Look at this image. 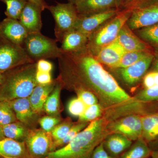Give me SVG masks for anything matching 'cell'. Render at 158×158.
<instances>
[{
    "label": "cell",
    "mask_w": 158,
    "mask_h": 158,
    "mask_svg": "<svg viewBox=\"0 0 158 158\" xmlns=\"http://www.w3.org/2000/svg\"><path fill=\"white\" fill-rule=\"evenodd\" d=\"M58 59L78 74L83 81L110 106L123 105L132 101L131 97L87 48L76 52L63 53Z\"/></svg>",
    "instance_id": "1"
},
{
    "label": "cell",
    "mask_w": 158,
    "mask_h": 158,
    "mask_svg": "<svg viewBox=\"0 0 158 158\" xmlns=\"http://www.w3.org/2000/svg\"><path fill=\"white\" fill-rule=\"evenodd\" d=\"M106 134L104 119L98 118L91 121L68 144L49 152L44 158H91L95 148L106 137Z\"/></svg>",
    "instance_id": "2"
},
{
    "label": "cell",
    "mask_w": 158,
    "mask_h": 158,
    "mask_svg": "<svg viewBox=\"0 0 158 158\" xmlns=\"http://www.w3.org/2000/svg\"><path fill=\"white\" fill-rule=\"evenodd\" d=\"M37 63L18 66L3 73L0 85V101H10L29 98L37 84L36 80Z\"/></svg>",
    "instance_id": "3"
},
{
    "label": "cell",
    "mask_w": 158,
    "mask_h": 158,
    "mask_svg": "<svg viewBox=\"0 0 158 158\" xmlns=\"http://www.w3.org/2000/svg\"><path fill=\"white\" fill-rule=\"evenodd\" d=\"M132 11L131 9H123L101 28L89 36L87 49L93 56L106 46L117 39L118 33L126 23Z\"/></svg>",
    "instance_id": "4"
},
{
    "label": "cell",
    "mask_w": 158,
    "mask_h": 158,
    "mask_svg": "<svg viewBox=\"0 0 158 158\" xmlns=\"http://www.w3.org/2000/svg\"><path fill=\"white\" fill-rule=\"evenodd\" d=\"M57 40L44 36L41 32L28 34L22 47L34 62L42 59H59L63 52L57 45Z\"/></svg>",
    "instance_id": "5"
},
{
    "label": "cell",
    "mask_w": 158,
    "mask_h": 158,
    "mask_svg": "<svg viewBox=\"0 0 158 158\" xmlns=\"http://www.w3.org/2000/svg\"><path fill=\"white\" fill-rule=\"evenodd\" d=\"M47 9L55 19V39L61 42L66 34L75 30L80 18L76 6L71 3H57L56 5L48 6Z\"/></svg>",
    "instance_id": "6"
},
{
    "label": "cell",
    "mask_w": 158,
    "mask_h": 158,
    "mask_svg": "<svg viewBox=\"0 0 158 158\" xmlns=\"http://www.w3.org/2000/svg\"><path fill=\"white\" fill-rule=\"evenodd\" d=\"M33 62L21 46L0 37V73Z\"/></svg>",
    "instance_id": "7"
},
{
    "label": "cell",
    "mask_w": 158,
    "mask_h": 158,
    "mask_svg": "<svg viewBox=\"0 0 158 158\" xmlns=\"http://www.w3.org/2000/svg\"><path fill=\"white\" fill-rule=\"evenodd\" d=\"M158 23V1H153L132 9L131 14L127 22L132 31L154 25Z\"/></svg>",
    "instance_id": "8"
},
{
    "label": "cell",
    "mask_w": 158,
    "mask_h": 158,
    "mask_svg": "<svg viewBox=\"0 0 158 158\" xmlns=\"http://www.w3.org/2000/svg\"><path fill=\"white\" fill-rule=\"evenodd\" d=\"M74 5L79 16L123 9V0H79Z\"/></svg>",
    "instance_id": "9"
},
{
    "label": "cell",
    "mask_w": 158,
    "mask_h": 158,
    "mask_svg": "<svg viewBox=\"0 0 158 158\" xmlns=\"http://www.w3.org/2000/svg\"><path fill=\"white\" fill-rule=\"evenodd\" d=\"M47 132L35 130L27 135L26 146L32 158L45 157L51 152L53 142Z\"/></svg>",
    "instance_id": "10"
},
{
    "label": "cell",
    "mask_w": 158,
    "mask_h": 158,
    "mask_svg": "<svg viewBox=\"0 0 158 158\" xmlns=\"http://www.w3.org/2000/svg\"><path fill=\"white\" fill-rule=\"evenodd\" d=\"M121 10H110L86 16H79L75 30L90 36L115 17Z\"/></svg>",
    "instance_id": "11"
},
{
    "label": "cell",
    "mask_w": 158,
    "mask_h": 158,
    "mask_svg": "<svg viewBox=\"0 0 158 158\" xmlns=\"http://www.w3.org/2000/svg\"><path fill=\"white\" fill-rule=\"evenodd\" d=\"M110 127L113 133L122 134L132 141L142 137L141 117L137 115H130L118 119L110 125Z\"/></svg>",
    "instance_id": "12"
},
{
    "label": "cell",
    "mask_w": 158,
    "mask_h": 158,
    "mask_svg": "<svg viewBox=\"0 0 158 158\" xmlns=\"http://www.w3.org/2000/svg\"><path fill=\"white\" fill-rule=\"evenodd\" d=\"M28 34L19 20L7 17L0 22V37L12 43L22 46Z\"/></svg>",
    "instance_id": "13"
},
{
    "label": "cell",
    "mask_w": 158,
    "mask_h": 158,
    "mask_svg": "<svg viewBox=\"0 0 158 158\" xmlns=\"http://www.w3.org/2000/svg\"><path fill=\"white\" fill-rule=\"evenodd\" d=\"M154 58L153 55L151 54L133 65L126 68L118 69L123 81L130 86L136 85L144 76Z\"/></svg>",
    "instance_id": "14"
},
{
    "label": "cell",
    "mask_w": 158,
    "mask_h": 158,
    "mask_svg": "<svg viewBox=\"0 0 158 158\" xmlns=\"http://www.w3.org/2000/svg\"><path fill=\"white\" fill-rule=\"evenodd\" d=\"M42 10L34 3L28 2L19 20L28 34L40 32L42 27Z\"/></svg>",
    "instance_id": "15"
},
{
    "label": "cell",
    "mask_w": 158,
    "mask_h": 158,
    "mask_svg": "<svg viewBox=\"0 0 158 158\" xmlns=\"http://www.w3.org/2000/svg\"><path fill=\"white\" fill-rule=\"evenodd\" d=\"M132 30L125 24L122 27L116 39L127 52L134 51H149L145 42L134 34Z\"/></svg>",
    "instance_id": "16"
},
{
    "label": "cell",
    "mask_w": 158,
    "mask_h": 158,
    "mask_svg": "<svg viewBox=\"0 0 158 158\" xmlns=\"http://www.w3.org/2000/svg\"><path fill=\"white\" fill-rule=\"evenodd\" d=\"M126 52L125 50L116 40L103 47L94 56L100 63L112 68Z\"/></svg>",
    "instance_id": "17"
},
{
    "label": "cell",
    "mask_w": 158,
    "mask_h": 158,
    "mask_svg": "<svg viewBox=\"0 0 158 158\" xmlns=\"http://www.w3.org/2000/svg\"><path fill=\"white\" fill-rule=\"evenodd\" d=\"M89 35L76 30L70 31L62 39L61 49L64 53L76 52L87 48Z\"/></svg>",
    "instance_id": "18"
},
{
    "label": "cell",
    "mask_w": 158,
    "mask_h": 158,
    "mask_svg": "<svg viewBox=\"0 0 158 158\" xmlns=\"http://www.w3.org/2000/svg\"><path fill=\"white\" fill-rule=\"evenodd\" d=\"M103 142L105 149L114 158H118L132 144L131 140L118 133H113V135L106 136Z\"/></svg>",
    "instance_id": "19"
},
{
    "label": "cell",
    "mask_w": 158,
    "mask_h": 158,
    "mask_svg": "<svg viewBox=\"0 0 158 158\" xmlns=\"http://www.w3.org/2000/svg\"><path fill=\"white\" fill-rule=\"evenodd\" d=\"M32 158L23 143L9 138L0 140V157Z\"/></svg>",
    "instance_id": "20"
},
{
    "label": "cell",
    "mask_w": 158,
    "mask_h": 158,
    "mask_svg": "<svg viewBox=\"0 0 158 158\" xmlns=\"http://www.w3.org/2000/svg\"><path fill=\"white\" fill-rule=\"evenodd\" d=\"M56 82L53 81L46 85H37L34 88L29 100L33 111L38 113L42 111L49 95L52 93Z\"/></svg>",
    "instance_id": "21"
},
{
    "label": "cell",
    "mask_w": 158,
    "mask_h": 158,
    "mask_svg": "<svg viewBox=\"0 0 158 158\" xmlns=\"http://www.w3.org/2000/svg\"><path fill=\"white\" fill-rule=\"evenodd\" d=\"M8 102L17 120L25 124L31 123L36 113L32 109L29 98L16 99Z\"/></svg>",
    "instance_id": "22"
},
{
    "label": "cell",
    "mask_w": 158,
    "mask_h": 158,
    "mask_svg": "<svg viewBox=\"0 0 158 158\" xmlns=\"http://www.w3.org/2000/svg\"><path fill=\"white\" fill-rule=\"evenodd\" d=\"M142 125V138L147 143L158 138V114L141 117Z\"/></svg>",
    "instance_id": "23"
},
{
    "label": "cell",
    "mask_w": 158,
    "mask_h": 158,
    "mask_svg": "<svg viewBox=\"0 0 158 158\" xmlns=\"http://www.w3.org/2000/svg\"><path fill=\"white\" fill-rule=\"evenodd\" d=\"M152 152L148 143L141 137L118 158H148Z\"/></svg>",
    "instance_id": "24"
},
{
    "label": "cell",
    "mask_w": 158,
    "mask_h": 158,
    "mask_svg": "<svg viewBox=\"0 0 158 158\" xmlns=\"http://www.w3.org/2000/svg\"><path fill=\"white\" fill-rule=\"evenodd\" d=\"M152 54L149 51H134L127 52L119 62L112 69L124 68L133 65Z\"/></svg>",
    "instance_id": "25"
},
{
    "label": "cell",
    "mask_w": 158,
    "mask_h": 158,
    "mask_svg": "<svg viewBox=\"0 0 158 158\" xmlns=\"http://www.w3.org/2000/svg\"><path fill=\"white\" fill-rule=\"evenodd\" d=\"M61 89L62 84L60 82H56L53 90L48 98L44 109L48 114L52 115L56 114L58 112Z\"/></svg>",
    "instance_id": "26"
},
{
    "label": "cell",
    "mask_w": 158,
    "mask_h": 158,
    "mask_svg": "<svg viewBox=\"0 0 158 158\" xmlns=\"http://www.w3.org/2000/svg\"><path fill=\"white\" fill-rule=\"evenodd\" d=\"M6 4L5 14L8 18L19 20L23 9L27 2V0H1Z\"/></svg>",
    "instance_id": "27"
},
{
    "label": "cell",
    "mask_w": 158,
    "mask_h": 158,
    "mask_svg": "<svg viewBox=\"0 0 158 158\" xmlns=\"http://www.w3.org/2000/svg\"><path fill=\"white\" fill-rule=\"evenodd\" d=\"M4 137L14 140H18L26 135V129L16 121L2 126Z\"/></svg>",
    "instance_id": "28"
},
{
    "label": "cell",
    "mask_w": 158,
    "mask_h": 158,
    "mask_svg": "<svg viewBox=\"0 0 158 158\" xmlns=\"http://www.w3.org/2000/svg\"><path fill=\"white\" fill-rule=\"evenodd\" d=\"M87 126V123L85 122H82L81 123L73 126L67 135L63 139L60 141H54L53 142L51 152L55 151V149L57 148L62 147L68 144L79 133Z\"/></svg>",
    "instance_id": "29"
},
{
    "label": "cell",
    "mask_w": 158,
    "mask_h": 158,
    "mask_svg": "<svg viewBox=\"0 0 158 158\" xmlns=\"http://www.w3.org/2000/svg\"><path fill=\"white\" fill-rule=\"evenodd\" d=\"M16 116L8 101H0V125H6L16 121Z\"/></svg>",
    "instance_id": "30"
},
{
    "label": "cell",
    "mask_w": 158,
    "mask_h": 158,
    "mask_svg": "<svg viewBox=\"0 0 158 158\" xmlns=\"http://www.w3.org/2000/svg\"><path fill=\"white\" fill-rule=\"evenodd\" d=\"M139 37L142 39L158 45V23L154 25L141 29L138 32Z\"/></svg>",
    "instance_id": "31"
},
{
    "label": "cell",
    "mask_w": 158,
    "mask_h": 158,
    "mask_svg": "<svg viewBox=\"0 0 158 158\" xmlns=\"http://www.w3.org/2000/svg\"><path fill=\"white\" fill-rule=\"evenodd\" d=\"M102 113V108L98 103L87 107L85 112L79 116V119L81 122L87 123L98 119Z\"/></svg>",
    "instance_id": "32"
},
{
    "label": "cell",
    "mask_w": 158,
    "mask_h": 158,
    "mask_svg": "<svg viewBox=\"0 0 158 158\" xmlns=\"http://www.w3.org/2000/svg\"><path fill=\"white\" fill-rule=\"evenodd\" d=\"M135 98L141 102L158 101V85L152 88H144L137 94Z\"/></svg>",
    "instance_id": "33"
},
{
    "label": "cell",
    "mask_w": 158,
    "mask_h": 158,
    "mask_svg": "<svg viewBox=\"0 0 158 158\" xmlns=\"http://www.w3.org/2000/svg\"><path fill=\"white\" fill-rule=\"evenodd\" d=\"M73 126V124L69 122H65L56 126L51 132V135L55 141H60L63 139Z\"/></svg>",
    "instance_id": "34"
},
{
    "label": "cell",
    "mask_w": 158,
    "mask_h": 158,
    "mask_svg": "<svg viewBox=\"0 0 158 158\" xmlns=\"http://www.w3.org/2000/svg\"><path fill=\"white\" fill-rule=\"evenodd\" d=\"M87 106L78 98L72 99L68 106L69 112L72 116H80L85 112Z\"/></svg>",
    "instance_id": "35"
},
{
    "label": "cell",
    "mask_w": 158,
    "mask_h": 158,
    "mask_svg": "<svg viewBox=\"0 0 158 158\" xmlns=\"http://www.w3.org/2000/svg\"><path fill=\"white\" fill-rule=\"evenodd\" d=\"M78 98L82 101L87 107L98 103L96 97L93 93L88 90L80 89L78 90Z\"/></svg>",
    "instance_id": "36"
},
{
    "label": "cell",
    "mask_w": 158,
    "mask_h": 158,
    "mask_svg": "<svg viewBox=\"0 0 158 158\" xmlns=\"http://www.w3.org/2000/svg\"><path fill=\"white\" fill-rule=\"evenodd\" d=\"M59 122L60 119L59 118L48 116L40 118L39 123L43 131L48 133L51 132L53 129L59 124Z\"/></svg>",
    "instance_id": "37"
},
{
    "label": "cell",
    "mask_w": 158,
    "mask_h": 158,
    "mask_svg": "<svg viewBox=\"0 0 158 158\" xmlns=\"http://www.w3.org/2000/svg\"><path fill=\"white\" fill-rule=\"evenodd\" d=\"M36 80L38 85H46L53 81L51 73L44 72L37 70Z\"/></svg>",
    "instance_id": "38"
},
{
    "label": "cell",
    "mask_w": 158,
    "mask_h": 158,
    "mask_svg": "<svg viewBox=\"0 0 158 158\" xmlns=\"http://www.w3.org/2000/svg\"><path fill=\"white\" fill-rule=\"evenodd\" d=\"M103 141L95 148L91 158H114L110 156L105 149Z\"/></svg>",
    "instance_id": "39"
},
{
    "label": "cell",
    "mask_w": 158,
    "mask_h": 158,
    "mask_svg": "<svg viewBox=\"0 0 158 158\" xmlns=\"http://www.w3.org/2000/svg\"><path fill=\"white\" fill-rule=\"evenodd\" d=\"M155 0H123V9H134Z\"/></svg>",
    "instance_id": "40"
},
{
    "label": "cell",
    "mask_w": 158,
    "mask_h": 158,
    "mask_svg": "<svg viewBox=\"0 0 158 158\" xmlns=\"http://www.w3.org/2000/svg\"><path fill=\"white\" fill-rule=\"evenodd\" d=\"M36 63L37 70L44 72L51 73L52 70V64L45 59L39 60Z\"/></svg>",
    "instance_id": "41"
},
{
    "label": "cell",
    "mask_w": 158,
    "mask_h": 158,
    "mask_svg": "<svg viewBox=\"0 0 158 158\" xmlns=\"http://www.w3.org/2000/svg\"><path fill=\"white\" fill-rule=\"evenodd\" d=\"M143 85L145 88H149L156 86L155 81L152 72L148 73L144 76L143 79Z\"/></svg>",
    "instance_id": "42"
},
{
    "label": "cell",
    "mask_w": 158,
    "mask_h": 158,
    "mask_svg": "<svg viewBox=\"0 0 158 158\" xmlns=\"http://www.w3.org/2000/svg\"><path fill=\"white\" fill-rule=\"evenodd\" d=\"M28 2H31L37 5L40 7L42 11L47 9L48 5L46 3L44 0H27Z\"/></svg>",
    "instance_id": "43"
},
{
    "label": "cell",
    "mask_w": 158,
    "mask_h": 158,
    "mask_svg": "<svg viewBox=\"0 0 158 158\" xmlns=\"http://www.w3.org/2000/svg\"><path fill=\"white\" fill-rule=\"evenodd\" d=\"M148 143L150 148L152 151H158V138L154 141L150 142Z\"/></svg>",
    "instance_id": "44"
},
{
    "label": "cell",
    "mask_w": 158,
    "mask_h": 158,
    "mask_svg": "<svg viewBox=\"0 0 158 158\" xmlns=\"http://www.w3.org/2000/svg\"><path fill=\"white\" fill-rule=\"evenodd\" d=\"M151 156L152 158H158V151H152Z\"/></svg>",
    "instance_id": "45"
},
{
    "label": "cell",
    "mask_w": 158,
    "mask_h": 158,
    "mask_svg": "<svg viewBox=\"0 0 158 158\" xmlns=\"http://www.w3.org/2000/svg\"><path fill=\"white\" fill-rule=\"evenodd\" d=\"M4 137V135H3L2 132V126L0 125V140L3 139V137Z\"/></svg>",
    "instance_id": "46"
},
{
    "label": "cell",
    "mask_w": 158,
    "mask_h": 158,
    "mask_svg": "<svg viewBox=\"0 0 158 158\" xmlns=\"http://www.w3.org/2000/svg\"><path fill=\"white\" fill-rule=\"evenodd\" d=\"M155 68L156 71H158V56L156 60L155 64Z\"/></svg>",
    "instance_id": "47"
},
{
    "label": "cell",
    "mask_w": 158,
    "mask_h": 158,
    "mask_svg": "<svg viewBox=\"0 0 158 158\" xmlns=\"http://www.w3.org/2000/svg\"><path fill=\"white\" fill-rule=\"evenodd\" d=\"M3 79V73H0V85L2 84Z\"/></svg>",
    "instance_id": "48"
},
{
    "label": "cell",
    "mask_w": 158,
    "mask_h": 158,
    "mask_svg": "<svg viewBox=\"0 0 158 158\" xmlns=\"http://www.w3.org/2000/svg\"><path fill=\"white\" fill-rule=\"evenodd\" d=\"M79 0H68L69 2L73 3V4H75Z\"/></svg>",
    "instance_id": "49"
},
{
    "label": "cell",
    "mask_w": 158,
    "mask_h": 158,
    "mask_svg": "<svg viewBox=\"0 0 158 158\" xmlns=\"http://www.w3.org/2000/svg\"><path fill=\"white\" fill-rule=\"evenodd\" d=\"M2 158H18L10 157H7V156H3Z\"/></svg>",
    "instance_id": "50"
},
{
    "label": "cell",
    "mask_w": 158,
    "mask_h": 158,
    "mask_svg": "<svg viewBox=\"0 0 158 158\" xmlns=\"http://www.w3.org/2000/svg\"><path fill=\"white\" fill-rule=\"evenodd\" d=\"M0 1H1V0H0Z\"/></svg>",
    "instance_id": "51"
},
{
    "label": "cell",
    "mask_w": 158,
    "mask_h": 158,
    "mask_svg": "<svg viewBox=\"0 0 158 158\" xmlns=\"http://www.w3.org/2000/svg\"></svg>",
    "instance_id": "52"
}]
</instances>
